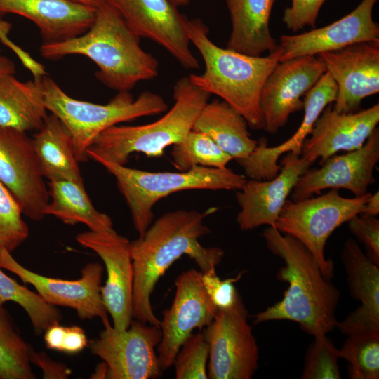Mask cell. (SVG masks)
<instances>
[{
    "mask_svg": "<svg viewBox=\"0 0 379 379\" xmlns=\"http://www.w3.org/2000/svg\"><path fill=\"white\" fill-rule=\"evenodd\" d=\"M347 222L351 233L364 245L366 255L379 266V220L375 216L360 213Z\"/></svg>",
    "mask_w": 379,
    "mask_h": 379,
    "instance_id": "obj_39",
    "label": "cell"
},
{
    "mask_svg": "<svg viewBox=\"0 0 379 379\" xmlns=\"http://www.w3.org/2000/svg\"><path fill=\"white\" fill-rule=\"evenodd\" d=\"M209 345L203 332L192 333L180 347L173 365L176 379H207Z\"/></svg>",
    "mask_w": 379,
    "mask_h": 379,
    "instance_id": "obj_36",
    "label": "cell"
},
{
    "mask_svg": "<svg viewBox=\"0 0 379 379\" xmlns=\"http://www.w3.org/2000/svg\"><path fill=\"white\" fill-rule=\"evenodd\" d=\"M139 37L164 48L185 69L199 68L190 48L188 18L170 0H106Z\"/></svg>",
    "mask_w": 379,
    "mask_h": 379,
    "instance_id": "obj_14",
    "label": "cell"
},
{
    "mask_svg": "<svg viewBox=\"0 0 379 379\" xmlns=\"http://www.w3.org/2000/svg\"><path fill=\"white\" fill-rule=\"evenodd\" d=\"M30 362L41 369L44 379H67L71 375V370L65 364L53 360L44 352H36L33 348Z\"/></svg>",
    "mask_w": 379,
    "mask_h": 379,
    "instance_id": "obj_41",
    "label": "cell"
},
{
    "mask_svg": "<svg viewBox=\"0 0 379 379\" xmlns=\"http://www.w3.org/2000/svg\"><path fill=\"white\" fill-rule=\"evenodd\" d=\"M96 9L69 0H0V17L15 14L32 21L43 44H53L78 36L92 24Z\"/></svg>",
    "mask_w": 379,
    "mask_h": 379,
    "instance_id": "obj_24",
    "label": "cell"
},
{
    "mask_svg": "<svg viewBox=\"0 0 379 379\" xmlns=\"http://www.w3.org/2000/svg\"><path fill=\"white\" fill-rule=\"evenodd\" d=\"M175 285L173 302L164 310L160 321L162 336L157 346V358L162 371L173 366L180 347L193 331L208 326L218 312L204 287L201 271L183 272Z\"/></svg>",
    "mask_w": 379,
    "mask_h": 379,
    "instance_id": "obj_12",
    "label": "cell"
},
{
    "mask_svg": "<svg viewBox=\"0 0 379 379\" xmlns=\"http://www.w3.org/2000/svg\"><path fill=\"white\" fill-rule=\"evenodd\" d=\"M19 205L0 182V253H12L29 237V227L22 219Z\"/></svg>",
    "mask_w": 379,
    "mask_h": 379,
    "instance_id": "obj_35",
    "label": "cell"
},
{
    "mask_svg": "<svg viewBox=\"0 0 379 379\" xmlns=\"http://www.w3.org/2000/svg\"><path fill=\"white\" fill-rule=\"evenodd\" d=\"M340 260L344 267L350 295L361 305L336 327L348 335L367 332L379 333V267L353 239L343 244Z\"/></svg>",
    "mask_w": 379,
    "mask_h": 379,
    "instance_id": "obj_23",
    "label": "cell"
},
{
    "mask_svg": "<svg viewBox=\"0 0 379 379\" xmlns=\"http://www.w3.org/2000/svg\"><path fill=\"white\" fill-rule=\"evenodd\" d=\"M378 0H362L349 14L325 27L295 35H281L279 62L317 55L364 41H379V25L372 17Z\"/></svg>",
    "mask_w": 379,
    "mask_h": 379,
    "instance_id": "obj_20",
    "label": "cell"
},
{
    "mask_svg": "<svg viewBox=\"0 0 379 379\" xmlns=\"http://www.w3.org/2000/svg\"><path fill=\"white\" fill-rule=\"evenodd\" d=\"M173 163L180 171L196 166L225 168L233 158L206 134L192 130L181 142L173 145Z\"/></svg>",
    "mask_w": 379,
    "mask_h": 379,
    "instance_id": "obj_32",
    "label": "cell"
},
{
    "mask_svg": "<svg viewBox=\"0 0 379 379\" xmlns=\"http://www.w3.org/2000/svg\"><path fill=\"white\" fill-rule=\"evenodd\" d=\"M44 334L48 349L67 354H78L88 345L84 330L76 325L64 326L56 323L49 326Z\"/></svg>",
    "mask_w": 379,
    "mask_h": 379,
    "instance_id": "obj_37",
    "label": "cell"
},
{
    "mask_svg": "<svg viewBox=\"0 0 379 379\" xmlns=\"http://www.w3.org/2000/svg\"><path fill=\"white\" fill-rule=\"evenodd\" d=\"M48 192L50 200L45 215H53L66 225L81 223L94 232L114 230L111 218L93 206L84 184L67 180H51Z\"/></svg>",
    "mask_w": 379,
    "mask_h": 379,
    "instance_id": "obj_29",
    "label": "cell"
},
{
    "mask_svg": "<svg viewBox=\"0 0 379 379\" xmlns=\"http://www.w3.org/2000/svg\"><path fill=\"white\" fill-rule=\"evenodd\" d=\"M339 352L332 340L321 334L314 336L305 360L302 379H340Z\"/></svg>",
    "mask_w": 379,
    "mask_h": 379,
    "instance_id": "obj_34",
    "label": "cell"
},
{
    "mask_svg": "<svg viewBox=\"0 0 379 379\" xmlns=\"http://www.w3.org/2000/svg\"><path fill=\"white\" fill-rule=\"evenodd\" d=\"M32 140L44 178L84 184L71 135L59 118L48 114Z\"/></svg>",
    "mask_w": 379,
    "mask_h": 379,
    "instance_id": "obj_27",
    "label": "cell"
},
{
    "mask_svg": "<svg viewBox=\"0 0 379 379\" xmlns=\"http://www.w3.org/2000/svg\"><path fill=\"white\" fill-rule=\"evenodd\" d=\"M13 301L28 315L34 333L41 335L51 325L60 323L62 316L57 306L48 303L38 293L21 286L0 267V305Z\"/></svg>",
    "mask_w": 379,
    "mask_h": 379,
    "instance_id": "obj_31",
    "label": "cell"
},
{
    "mask_svg": "<svg viewBox=\"0 0 379 379\" xmlns=\"http://www.w3.org/2000/svg\"><path fill=\"white\" fill-rule=\"evenodd\" d=\"M326 0H292L282 20L288 29L297 32L306 26L314 27L317 15Z\"/></svg>",
    "mask_w": 379,
    "mask_h": 379,
    "instance_id": "obj_40",
    "label": "cell"
},
{
    "mask_svg": "<svg viewBox=\"0 0 379 379\" xmlns=\"http://www.w3.org/2000/svg\"><path fill=\"white\" fill-rule=\"evenodd\" d=\"M103 324L99 337L88 340V347L107 364V378L148 379L162 375L155 352L161 340L160 327L133 319L125 331L116 329L109 321Z\"/></svg>",
    "mask_w": 379,
    "mask_h": 379,
    "instance_id": "obj_10",
    "label": "cell"
},
{
    "mask_svg": "<svg viewBox=\"0 0 379 379\" xmlns=\"http://www.w3.org/2000/svg\"><path fill=\"white\" fill-rule=\"evenodd\" d=\"M372 194L360 197L345 198L339 190L304 200H286L275 223V228L300 241L312 253L323 274L333 277V262L326 259V241L338 227L360 214Z\"/></svg>",
    "mask_w": 379,
    "mask_h": 379,
    "instance_id": "obj_8",
    "label": "cell"
},
{
    "mask_svg": "<svg viewBox=\"0 0 379 379\" xmlns=\"http://www.w3.org/2000/svg\"><path fill=\"white\" fill-rule=\"evenodd\" d=\"M204 215L194 210L169 211L159 217L145 232L131 242L133 271L132 317L160 327L151 295L159 279L183 255L192 258L202 273L215 268L225 253L219 247H205L199 239L211 232Z\"/></svg>",
    "mask_w": 379,
    "mask_h": 379,
    "instance_id": "obj_1",
    "label": "cell"
},
{
    "mask_svg": "<svg viewBox=\"0 0 379 379\" xmlns=\"http://www.w3.org/2000/svg\"><path fill=\"white\" fill-rule=\"evenodd\" d=\"M107 366L104 361H102L97 366L94 373L91 375V378H107Z\"/></svg>",
    "mask_w": 379,
    "mask_h": 379,
    "instance_id": "obj_45",
    "label": "cell"
},
{
    "mask_svg": "<svg viewBox=\"0 0 379 379\" xmlns=\"http://www.w3.org/2000/svg\"><path fill=\"white\" fill-rule=\"evenodd\" d=\"M241 295L227 310H218L203 333L209 345L208 378L251 379L258 368L259 349Z\"/></svg>",
    "mask_w": 379,
    "mask_h": 379,
    "instance_id": "obj_9",
    "label": "cell"
},
{
    "mask_svg": "<svg viewBox=\"0 0 379 379\" xmlns=\"http://www.w3.org/2000/svg\"><path fill=\"white\" fill-rule=\"evenodd\" d=\"M379 161V129L375 128L362 147L334 154L319 168L307 169L294 186L291 199L298 201L326 189H345L356 197L365 195L375 182L374 169Z\"/></svg>",
    "mask_w": 379,
    "mask_h": 379,
    "instance_id": "obj_15",
    "label": "cell"
},
{
    "mask_svg": "<svg viewBox=\"0 0 379 379\" xmlns=\"http://www.w3.org/2000/svg\"><path fill=\"white\" fill-rule=\"evenodd\" d=\"M76 240L81 246L94 251L104 262L107 279L100 289L102 302L112 319L114 328L126 330L133 319L131 241L115 230H89L79 234Z\"/></svg>",
    "mask_w": 379,
    "mask_h": 379,
    "instance_id": "obj_16",
    "label": "cell"
},
{
    "mask_svg": "<svg viewBox=\"0 0 379 379\" xmlns=\"http://www.w3.org/2000/svg\"><path fill=\"white\" fill-rule=\"evenodd\" d=\"M0 182L24 215L34 221L46 216L49 192L27 132L0 126Z\"/></svg>",
    "mask_w": 379,
    "mask_h": 379,
    "instance_id": "obj_11",
    "label": "cell"
},
{
    "mask_svg": "<svg viewBox=\"0 0 379 379\" xmlns=\"http://www.w3.org/2000/svg\"><path fill=\"white\" fill-rule=\"evenodd\" d=\"M232 22L227 48L259 57L279 48L270 29V18L276 0H225Z\"/></svg>",
    "mask_w": 379,
    "mask_h": 379,
    "instance_id": "obj_25",
    "label": "cell"
},
{
    "mask_svg": "<svg viewBox=\"0 0 379 379\" xmlns=\"http://www.w3.org/2000/svg\"><path fill=\"white\" fill-rule=\"evenodd\" d=\"M337 85L326 72L317 84L305 94L303 100L304 117L295 133L283 143L268 147L264 140L258 142L255 149L246 158L237 160L250 179L266 180L274 178L280 170L279 159L292 152L301 155L302 147L310 135L313 126L325 107L335 100Z\"/></svg>",
    "mask_w": 379,
    "mask_h": 379,
    "instance_id": "obj_22",
    "label": "cell"
},
{
    "mask_svg": "<svg viewBox=\"0 0 379 379\" xmlns=\"http://www.w3.org/2000/svg\"><path fill=\"white\" fill-rule=\"evenodd\" d=\"M242 276V272L237 277L220 279L215 272V268L206 272H201L204 287L218 310H227L237 300L239 293L234 283Z\"/></svg>",
    "mask_w": 379,
    "mask_h": 379,
    "instance_id": "obj_38",
    "label": "cell"
},
{
    "mask_svg": "<svg viewBox=\"0 0 379 379\" xmlns=\"http://www.w3.org/2000/svg\"><path fill=\"white\" fill-rule=\"evenodd\" d=\"M335 81L333 108L357 112L363 99L379 92V41H364L317 55Z\"/></svg>",
    "mask_w": 379,
    "mask_h": 379,
    "instance_id": "obj_18",
    "label": "cell"
},
{
    "mask_svg": "<svg viewBox=\"0 0 379 379\" xmlns=\"http://www.w3.org/2000/svg\"><path fill=\"white\" fill-rule=\"evenodd\" d=\"M338 352L347 362L350 378H379V333L348 335Z\"/></svg>",
    "mask_w": 379,
    "mask_h": 379,
    "instance_id": "obj_33",
    "label": "cell"
},
{
    "mask_svg": "<svg viewBox=\"0 0 379 379\" xmlns=\"http://www.w3.org/2000/svg\"><path fill=\"white\" fill-rule=\"evenodd\" d=\"M47 109L37 79L25 82L14 74L0 75V126L22 131H37L42 126Z\"/></svg>",
    "mask_w": 379,
    "mask_h": 379,
    "instance_id": "obj_28",
    "label": "cell"
},
{
    "mask_svg": "<svg viewBox=\"0 0 379 379\" xmlns=\"http://www.w3.org/2000/svg\"><path fill=\"white\" fill-rule=\"evenodd\" d=\"M140 37L106 1L97 9L84 34L58 43L42 44L40 53L47 60L68 55L87 57L98 67L95 76L109 88L130 91L141 81L158 76L159 62L140 45Z\"/></svg>",
    "mask_w": 379,
    "mask_h": 379,
    "instance_id": "obj_3",
    "label": "cell"
},
{
    "mask_svg": "<svg viewBox=\"0 0 379 379\" xmlns=\"http://www.w3.org/2000/svg\"><path fill=\"white\" fill-rule=\"evenodd\" d=\"M244 117L224 100L208 102L197 117L192 129L206 134L233 159L247 157L258 142L251 137Z\"/></svg>",
    "mask_w": 379,
    "mask_h": 379,
    "instance_id": "obj_26",
    "label": "cell"
},
{
    "mask_svg": "<svg viewBox=\"0 0 379 379\" xmlns=\"http://www.w3.org/2000/svg\"><path fill=\"white\" fill-rule=\"evenodd\" d=\"M279 165L280 170L274 178L250 179L237 192L241 210L236 220L241 230H251L264 225L275 228L287 197L311 164L300 155L288 152Z\"/></svg>",
    "mask_w": 379,
    "mask_h": 379,
    "instance_id": "obj_19",
    "label": "cell"
},
{
    "mask_svg": "<svg viewBox=\"0 0 379 379\" xmlns=\"http://www.w3.org/2000/svg\"><path fill=\"white\" fill-rule=\"evenodd\" d=\"M187 32L190 43L200 53L205 65L202 74L189 75L190 81L233 107L251 128L264 129L260 92L266 79L279 62L281 48L279 46L265 57L247 55L221 48L209 39L208 27L197 18L188 19Z\"/></svg>",
    "mask_w": 379,
    "mask_h": 379,
    "instance_id": "obj_4",
    "label": "cell"
},
{
    "mask_svg": "<svg viewBox=\"0 0 379 379\" xmlns=\"http://www.w3.org/2000/svg\"><path fill=\"white\" fill-rule=\"evenodd\" d=\"M11 25L4 20H0V41L11 48L19 58L23 65L31 72H36L41 67L40 62L35 60L28 53L17 46L8 37Z\"/></svg>",
    "mask_w": 379,
    "mask_h": 379,
    "instance_id": "obj_42",
    "label": "cell"
},
{
    "mask_svg": "<svg viewBox=\"0 0 379 379\" xmlns=\"http://www.w3.org/2000/svg\"><path fill=\"white\" fill-rule=\"evenodd\" d=\"M32 348L0 305V379H35L30 362Z\"/></svg>",
    "mask_w": 379,
    "mask_h": 379,
    "instance_id": "obj_30",
    "label": "cell"
},
{
    "mask_svg": "<svg viewBox=\"0 0 379 379\" xmlns=\"http://www.w3.org/2000/svg\"><path fill=\"white\" fill-rule=\"evenodd\" d=\"M15 73V65L14 62L6 56L1 54L0 49V75L14 74Z\"/></svg>",
    "mask_w": 379,
    "mask_h": 379,
    "instance_id": "obj_44",
    "label": "cell"
},
{
    "mask_svg": "<svg viewBox=\"0 0 379 379\" xmlns=\"http://www.w3.org/2000/svg\"><path fill=\"white\" fill-rule=\"evenodd\" d=\"M262 237L267 248L284 260L276 277L288 286L280 301L254 316V324L288 320L314 337L332 331L338 322L340 293L331 279L324 276L312 253L295 237L272 227L266 228Z\"/></svg>",
    "mask_w": 379,
    "mask_h": 379,
    "instance_id": "obj_2",
    "label": "cell"
},
{
    "mask_svg": "<svg viewBox=\"0 0 379 379\" xmlns=\"http://www.w3.org/2000/svg\"><path fill=\"white\" fill-rule=\"evenodd\" d=\"M379 122V105L351 113H339L328 105L303 142L301 157L310 164L319 159L322 164L340 151L360 148Z\"/></svg>",
    "mask_w": 379,
    "mask_h": 379,
    "instance_id": "obj_21",
    "label": "cell"
},
{
    "mask_svg": "<svg viewBox=\"0 0 379 379\" xmlns=\"http://www.w3.org/2000/svg\"><path fill=\"white\" fill-rule=\"evenodd\" d=\"M95 161L115 178L139 236L151 225L152 208L161 199L189 190H239L247 180L245 176L227 168L198 166L187 171L151 172L102 159Z\"/></svg>",
    "mask_w": 379,
    "mask_h": 379,
    "instance_id": "obj_7",
    "label": "cell"
},
{
    "mask_svg": "<svg viewBox=\"0 0 379 379\" xmlns=\"http://www.w3.org/2000/svg\"><path fill=\"white\" fill-rule=\"evenodd\" d=\"M364 215L376 216L379 213V192L372 194L364 205L361 213Z\"/></svg>",
    "mask_w": 379,
    "mask_h": 379,
    "instance_id": "obj_43",
    "label": "cell"
},
{
    "mask_svg": "<svg viewBox=\"0 0 379 379\" xmlns=\"http://www.w3.org/2000/svg\"><path fill=\"white\" fill-rule=\"evenodd\" d=\"M176 6H181L187 5L190 3V0H170Z\"/></svg>",
    "mask_w": 379,
    "mask_h": 379,
    "instance_id": "obj_47",
    "label": "cell"
},
{
    "mask_svg": "<svg viewBox=\"0 0 379 379\" xmlns=\"http://www.w3.org/2000/svg\"><path fill=\"white\" fill-rule=\"evenodd\" d=\"M74 3L97 9L106 0H69Z\"/></svg>",
    "mask_w": 379,
    "mask_h": 379,
    "instance_id": "obj_46",
    "label": "cell"
},
{
    "mask_svg": "<svg viewBox=\"0 0 379 379\" xmlns=\"http://www.w3.org/2000/svg\"><path fill=\"white\" fill-rule=\"evenodd\" d=\"M326 72L323 62L315 55H305L279 62L266 79L260 105L267 132L274 134L290 115L303 109L301 97Z\"/></svg>",
    "mask_w": 379,
    "mask_h": 379,
    "instance_id": "obj_17",
    "label": "cell"
},
{
    "mask_svg": "<svg viewBox=\"0 0 379 379\" xmlns=\"http://www.w3.org/2000/svg\"><path fill=\"white\" fill-rule=\"evenodd\" d=\"M0 267L17 275L25 284H31L49 304L74 310L81 319L108 320L107 312L101 296L103 267L98 262L86 264L81 270L80 278L66 280L46 277L20 264L11 253L4 249L0 253Z\"/></svg>",
    "mask_w": 379,
    "mask_h": 379,
    "instance_id": "obj_13",
    "label": "cell"
},
{
    "mask_svg": "<svg viewBox=\"0 0 379 379\" xmlns=\"http://www.w3.org/2000/svg\"><path fill=\"white\" fill-rule=\"evenodd\" d=\"M37 79L47 111L55 115L68 129L78 162L88 160L87 151L102 131L121 122L157 114L168 105L159 95L143 91L136 99L130 91H119L107 104H95L69 96L46 74Z\"/></svg>",
    "mask_w": 379,
    "mask_h": 379,
    "instance_id": "obj_6",
    "label": "cell"
},
{
    "mask_svg": "<svg viewBox=\"0 0 379 379\" xmlns=\"http://www.w3.org/2000/svg\"><path fill=\"white\" fill-rule=\"evenodd\" d=\"M173 96V106L157 121L139 126L115 125L102 131L89 147L88 158L125 165L133 153L161 157L167 147L183 141L211 94L183 77L175 84Z\"/></svg>",
    "mask_w": 379,
    "mask_h": 379,
    "instance_id": "obj_5",
    "label": "cell"
}]
</instances>
